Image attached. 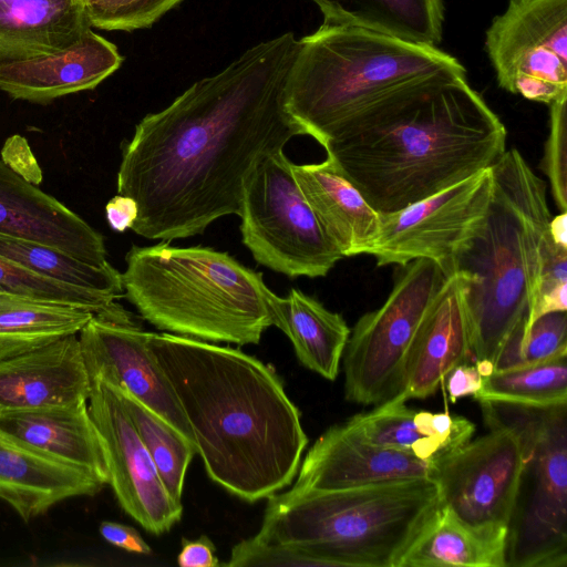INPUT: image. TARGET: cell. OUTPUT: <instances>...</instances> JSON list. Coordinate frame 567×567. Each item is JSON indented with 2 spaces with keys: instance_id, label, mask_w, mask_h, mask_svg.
I'll return each instance as SVG.
<instances>
[{
  "instance_id": "9c48e42d",
  "label": "cell",
  "mask_w": 567,
  "mask_h": 567,
  "mask_svg": "<svg viewBox=\"0 0 567 567\" xmlns=\"http://www.w3.org/2000/svg\"><path fill=\"white\" fill-rule=\"evenodd\" d=\"M284 151L261 157L245 179L239 217L254 259L290 278L326 276L342 255L323 233Z\"/></svg>"
},
{
  "instance_id": "7bdbcfd3",
  "label": "cell",
  "mask_w": 567,
  "mask_h": 567,
  "mask_svg": "<svg viewBox=\"0 0 567 567\" xmlns=\"http://www.w3.org/2000/svg\"><path fill=\"white\" fill-rule=\"evenodd\" d=\"M444 380H446L450 400L455 402L462 396L476 394L482 388L483 375L475 364L471 365L463 362L454 367Z\"/></svg>"
},
{
  "instance_id": "4dcf8cb0",
  "label": "cell",
  "mask_w": 567,
  "mask_h": 567,
  "mask_svg": "<svg viewBox=\"0 0 567 567\" xmlns=\"http://www.w3.org/2000/svg\"><path fill=\"white\" fill-rule=\"evenodd\" d=\"M114 388L166 491L176 502L182 503L185 475L197 453L196 445L128 391L115 385Z\"/></svg>"
},
{
  "instance_id": "f546056e",
  "label": "cell",
  "mask_w": 567,
  "mask_h": 567,
  "mask_svg": "<svg viewBox=\"0 0 567 567\" xmlns=\"http://www.w3.org/2000/svg\"><path fill=\"white\" fill-rule=\"evenodd\" d=\"M478 402L529 408L567 404V354L483 377Z\"/></svg>"
},
{
  "instance_id": "f1b7e54d",
  "label": "cell",
  "mask_w": 567,
  "mask_h": 567,
  "mask_svg": "<svg viewBox=\"0 0 567 567\" xmlns=\"http://www.w3.org/2000/svg\"><path fill=\"white\" fill-rule=\"evenodd\" d=\"M0 256L39 276L115 298L124 296L122 276L109 262L96 266L49 245L0 234Z\"/></svg>"
},
{
  "instance_id": "ffe728a7",
  "label": "cell",
  "mask_w": 567,
  "mask_h": 567,
  "mask_svg": "<svg viewBox=\"0 0 567 567\" xmlns=\"http://www.w3.org/2000/svg\"><path fill=\"white\" fill-rule=\"evenodd\" d=\"M122 62L117 48L91 29L59 53L1 65L0 90L17 100L47 104L94 89Z\"/></svg>"
},
{
  "instance_id": "5b68a950",
  "label": "cell",
  "mask_w": 567,
  "mask_h": 567,
  "mask_svg": "<svg viewBox=\"0 0 567 567\" xmlns=\"http://www.w3.org/2000/svg\"><path fill=\"white\" fill-rule=\"evenodd\" d=\"M436 482L413 477L268 497L257 538L293 543L317 566L398 567L440 505Z\"/></svg>"
},
{
  "instance_id": "9a60e30c",
  "label": "cell",
  "mask_w": 567,
  "mask_h": 567,
  "mask_svg": "<svg viewBox=\"0 0 567 567\" xmlns=\"http://www.w3.org/2000/svg\"><path fill=\"white\" fill-rule=\"evenodd\" d=\"M80 333L90 379L101 378L128 391L195 444L174 390L147 348V332L118 302L93 313Z\"/></svg>"
},
{
  "instance_id": "7c38bea8",
  "label": "cell",
  "mask_w": 567,
  "mask_h": 567,
  "mask_svg": "<svg viewBox=\"0 0 567 567\" xmlns=\"http://www.w3.org/2000/svg\"><path fill=\"white\" fill-rule=\"evenodd\" d=\"M493 193L491 167L395 213L380 215V231L369 255L377 266L435 261L449 276L453 261L487 213Z\"/></svg>"
},
{
  "instance_id": "4fadbf2b",
  "label": "cell",
  "mask_w": 567,
  "mask_h": 567,
  "mask_svg": "<svg viewBox=\"0 0 567 567\" xmlns=\"http://www.w3.org/2000/svg\"><path fill=\"white\" fill-rule=\"evenodd\" d=\"M489 433L434 458L432 478L441 504L478 529H508L524 470V450L511 426L487 423Z\"/></svg>"
},
{
  "instance_id": "2e32d148",
  "label": "cell",
  "mask_w": 567,
  "mask_h": 567,
  "mask_svg": "<svg viewBox=\"0 0 567 567\" xmlns=\"http://www.w3.org/2000/svg\"><path fill=\"white\" fill-rule=\"evenodd\" d=\"M434 460L383 449L360 440L344 424L329 427L298 470L292 492L359 487L413 477H432Z\"/></svg>"
},
{
  "instance_id": "83f0119b",
  "label": "cell",
  "mask_w": 567,
  "mask_h": 567,
  "mask_svg": "<svg viewBox=\"0 0 567 567\" xmlns=\"http://www.w3.org/2000/svg\"><path fill=\"white\" fill-rule=\"evenodd\" d=\"M93 312L0 292V360L78 334Z\"/></svg>"
},
{
  "instance_id": "ab89813d",
  "label": "cell",
  "mask_w": 567,
  "mask_h": 567,
  "mask_svg": "<svg viewBox=\"0 0 567 567\" xmlns=\"http://www.w3.org/2000/svg\"><path fill=\"white\" fill-rule=\"evenodd\" d=\"M134 0H80L92 27L116 30V25Z\"/></svg>"
},
{
  "instance_id": "30bf717a",
  "label": "cell",
  "mask_w": 567,
  "mask_h": 567,
  "mask_svg": "<svg viewBox=\"0 0 567 567\" xmlns=\"http://www.w3.org/2000/svg\"><path fill=\"white\" fill-rule=\"evenodd\" d=\"M384 303L363 315L343 352L344 396L359 404H381L403 388L408 354L416 330L447 275L429 259L401 266Z\"/></svg>"
},
{
  "instance_id": "8992f818",
  "label": "cell",
  "mask_w": 567,
  "mask_h": 567,
  "mask_svg": "<svg viewBox=\"0 0 567 567\" xmlns=\"http://www.w3.org/2000/svg\"><path fill=\"white\" fill-rule=\"evenodd\" d=\"M466 76L453 55L368 29L323 20L299 40L287 110L320 145L389 95L439 76Z\"/></svg>"
},
{
  "instance_id": "8fae6325",
  "label": "cell",
  "mask_w": 567,
  "mask_h": 567,
  "mask_svg": "<svg viewBox=\"0 0 567 567\" xmlns=\"http://www.w3.org/2000/svg\"><path fill=\"white\" fill-rule=\"evenodd\" d=\"M485 48L503 90L547 105L567 96V0H508Z\"/></svg>"
},
{
  "instance_id": "1f68e13d",
  "label": "cell",
  "mask_w": 567,
  "mask_h": 567,
  "mask_svg": "<svg viewBox=\"0 0 567 567\" xmlns=\"http://www.w3.org/2000/svg\"><path fill=\"white\" fill-rule=\"evenodd\" d=\"M395 396L372 411L355 414L343 424L360 440L374 446L410 453L421 460L444 454L440 442L423 435L414 422V410Z\"/></svg>"
},
{
  "instance_id": "277c9868",
  "label": "cell",
  "mask_w": 567,
  "mask_h": 567,
  "mask_svg": "<svg viewBox=\"0 0 567 567\" xmlns=\"http://www.w3.org/2000/svg\"><path fill=\"white\" fill-rule=\"evenodd\" d=\"M493 193L485 218L456 255L452 272L466 278L472 358L494 360L534 302L551 218L547 185L516 148L491 166Z\"/></svg>"
},
{
  "instance_id": "836d02e7",
  "label": "cell",
  "mask_w": 567,
  "mask_h": 567,
  "mask_svg": "<svg viewBox=\"0 0 567 567\" xmlns=\"http://www.w3.org/2000/svg\"><path fill=\"white\" fill-rule=\"evenodd\" d=\"M0 292L78 307L93 313L116 303V299L111 296L39 276L1 256Z\"/></svg>"
},
{
  "instance_id": "e0dca14e",
  "label": "cell",
  "mask_w": 567,
  "mask_h": 567,
  "mask_svg": "<svg viewBox=\"0 0 567 567\" xmlns=\"http://www.w3.org/2000/svg\"><path fill=\"white\" fill-rule=\"evenodd\" d=\"M0 234L39 241L86 262L109 264L104 237L0 158Z\"/></svg>"
},
{
  "instance_id": "b9f144b4",
  "label": "cell",
  "mask_w": 567,
  "mask_h": 567,
  "mask_svg": "<svg viewBox=\"0 0 567 567\" xmlns=\"http://www.w3.org/2000/svg\"><path fill=\"white\" fill-rule=\"evenodd\" d=\"M216 546L206 535L196 539H182V549L177 555V564L182 567H216L219 566Z\"/></svg>"
},
{
  "instance_id": "e575fe53",
  "label": "cell",
  "mask_w": 567,
  "mask_h": 567,
  "mask_svg": "<svg viewBox=\"0 0 567 567\" xmlns=\"http://www.w3.org/2000/svg\"><path fill=\"white\" fill-rule=\"evenodd\" d=\"M548 106L549 134L540 166L549 179L556 206L567 212V96Z\"/></svg>"
},
{
  "instance_id": "f35d334b",
  "label": "cell",
  "mask_w": 567,
  "mask_h": 567,
  "mask_svg": "<svg viewBox=\"0 0 567 567\" xmlns=\"http://www.w3.org/2000/svg\"><path fill=\"white\" fill-rule=\"evenodd\" d=\"M182 0H134L116 25V30L134 31L153 25Z\"/></svg>"
},
{
  "instance_id": "ee69618b",
  "label": "cell",
  "mask_w": 567,
  "mask_h": 567,
  "mask_svg": "<svg viewBox=\"0 0 567 567\" xmlns=\"http://www.w3.org/2000/svg\"><path fill=\"white\" fill-rule=\"evenodd\" d=\"M105 215L109 226L118 233L132 228L138 215L136 202L125 195L112 197L105 206Z\"/></svg>"
},
{
  "instance_id": "ac0fdd59",
  "label": "cell",
  "mask_w": 567,
  "mask_h": 567,
  "mask_svg": "<svg viewBox=\"0 0 567 567\" xmlns=\"http://www.w3.org/2000/svg\"><path fill=\"white\" fill-rule=\"evenodd\" d=\"M90 392L76 334L0 360V412L75 404L87 401Z\"/></svg>"
},
{
  "instance_id": "603a6c76",
  "label": "cell",
  "mask_w": 567,
  "mask_h": 567,
  "mask_svg": "<svg viewBox=\"0 0 567 567\" xmlns=\"http://www.w3.org/2000/svg\"><path fill=\"white\" fill-rule=\"evenodd\" d=\"M291 167L323 233L342 257L369 255L380 231V215L336 163L327 156L321 163Z\"/></svg>"
},
{
  "instance_id": "6da1fadb",
  "label": "cell",
  "mask_w": 567,
  "mask_h": 567,
  "mask_svg": "<svg viewBox=\"0 0 567 567\" xmlns=\"http://www.w3.org/2000/svg\"><path fill=\"white\" fill-rule=\"evenodd\" d=\"M298 47L292 32L260 42L141 120L116 181L137 204V235L171 241L239 215L255 164L307 135L286 103Z\"/></svg>"
},
{
  "instance_id": "44dd1931",
  "label": "cell",
  "mask_w": 567,
  "mask_h": 567,
  "mask_svg": "<svg viewBox=\"0 0 567 567\" xmlns=\"http://www.w3.org/2000/svg\"><path fill=\"white\" fill-rule=\"evenodd\" d=\"M104 484L90 473L30 449L0 431V498L25 522Z\"/></svg>"
},
{
  "instance_id": "d6986e66",
  "label": "cell",
  "mask_w": 567,
  "mask_h": 567,
  "mask_svg": "<svg viewBox=\"0 0 567 567\" xmlns=\"http://www.w3.org/2000/svg\"><path fill=\"white\" fill-rule=\"evenodd\" d=\"M465 285V276L453 271L430 303L408 354L398 395L405 401L432 395L454 367L472 357Z\"/></svg>"
},
{
  "instance_id": "5bb4252c",
  "label": "cell",
  "mask_w": 567,
  "mask_h": 567,
  "mask_svg": "<svg viewBox=\"0 0 567 567\" xmlns=\"http://www.w3.org/2000/svg\"><path fill=\"white\" fill-rule=\"evenodd\" d=\"M87 401L104 443L109 484L120 506L148 533L168 532L181 520L183 505L166 491L116 389L93 378Z\"/></svg>"
},
{
  "instance_id": "d590c367",
  "label": "cell",
  "mask_w": 567,
  "mask_h": 567,
  "mask_svg": "<svg viewBox=\"0 0 567 567\" xmlns=\"http://www.w3.org/2000/svg\"><path fill=\"white\" fill-rule=\"evenodd\" d=\"M567 248L548 237L528 324L549 312L567 310Z\"/></svg>"
},
{
  "instance_id": "ba28073f",
  "label": "cell",
  "mask_w": 567,
  "mask_h": 567,
  "mask_svg": "<svg viewBox=\"0 0 567 567\" xmlns=\"http://www.w3.org/2000/svg\"><path fill=\"white\" fill-rule=\"evenodd\" d=\"M484 420L513 427L524 470L508 528L506 566L567 565V404L529 408L482 402Z\"/></svg>"
},
{
  "instance_id": "7a4b0ae2",
  "label": "cell",
  "mask_w": 567,
  "mask_h": 567,
  "mask_svg": "<svg viewBox=\"0 0 567 567\" xmlns=\"http://www.w3.org/2000/svg\"><path fill=\"white\" fill-rule=\"evenodd\" d=\"M507 132L466 76L433 78L375 103L321 145L380 215L489 168Z\"/></svg>"
},
{
  "instance_id": "60d3db41",
  "label": "cell",
  "mask_w": 567,
  "mask_h": 567,
  "mask_svg": "<svg viewBox=\"0 0 567 567\" xmlns=\"http://www.w3.org/2000/svg\"><path fill=\"white\" fill-rule=\"evenodd\" d=\"M101 536L110 544L130 553L150 555L152 548L132 526L105 520L100 525Z\"/></svg>"
},
{
  "instance_id": "3957f363",
  "label": "cell",
  "mask_w": 567,
  "mask_h": 567,
  "mask_svg": "<svg viewBox=\"0 0 567 567\" xmlns=\"http://www.w3.org/2000/svg\"><path fill=\"white\" fill-rule=\"evenodd\" d=\"M208 476L254 503L296 477L308 444L282 379L238 349L169 332H147Z\"/></svg>"
},
{
  "instance_id": "8d00e7d4",
  "label": "cell",
  "mask_w": 567,
  "mask_h": 567,
  "mask_svg": "<svg viewBox=\"0 0 567 567\" xmlns=\"http://www.w3.org/2000/svg\"><path fill=\"white\" fill-rule=\"evenodd\" d=\"M414 422L423 435L440 442L445 453L470 441L475 431L473 422L450 413L416 411Z\"/></svg>"
},
{
  "instance_id": "484cf974",
  "label": "cell",
  "mask_w": 567,
  "mask_h": 567,
  "mask_svg": "<svg viewBox=\"0 0 567 567\" xmlns=\"http://www.w3.org/2000/svg\"><path fill=\"white\" fill-rule=\"evenodd\" d=\"M508 529H478L445 505L435 508L398 567H506Z\"/></svg>"
},
{
  "instance_id": "d6a6232c",
  "label": "cell",
  "mask_w": 567,
  "mask_h": 567,
  "mask_svg": "<svg viewBox=\"0 0 567 567\" xmlns=\"http://www.w3.org/2000/svg\"><path fill=\"white\" fill-rule=\"evenodd\" d=\"M522 318L503 342L495 360L494 371L523 368L567 354L566 311L549 312L525 328Z\"/></svg>"
},
{
  "instance_id": "52a82bcc",
  "label": "cell",
  "mask_w": 567,
  "mask_h": 567,
  "mask_svg": "<svg viewBox=\"0 0 567 567\" xmlns=\"http://www.w3.org/2000/svg\"><path fill=\"white\" fill-rule=\"evenodd\" d=\"M125 261L123 297L161 330L244 346L258 344L271 326L262 274L227 252L163 240L132 246Z\"/></svg>"
},
{
  "instance_id": "d4e9b609",
  "label": "cell",
  "mask_w": 567,
  "mask_h": 567,
  "mask_svg": "<svg viewBox=\"0 0 567 567\" xmlns=\"http://www.w3.org/2000/svg\"><path fill=\"white\" fill-rule=\"evenodd\" d=\"M268 311L271 326L290 339L299 362L327 380H336L351 331L343 317L297 288L286 297L270 291Z\"/></svg>"
},
{
  "instance_id": "cb8c5ba5",
  "label": "cell",
  "mask_w": 567,
  "mask_h": 567,
  "mask_svg": "<svg viewBox=\"0 0 567 567\" xmlns=\"http://www.w3.org/2000/svg\"><path fill=\"white\" fill-rule=\"evenodd\" d=\"M91 28L80 0H0V66L59 53Z\"/></svg>"
},
{
  "instance_id": "74e56055",
  "label": "cell",
  "mask_w": 567,
  "mask_h": 567,
  "mask_svg": "<svg viewBox=\"0 0 567 567\" xmlns=\"http://www.w3.org/2000/svg\"><path fill=\"white\" fill-rule=\"evenodd\" d=\"M0 158L28 182L38 185L42 181V171L27 140L12 135L4 142Z\"/></svg>"
},
{
  "instance_id": "f6af8a7d",
  "label": "cell",
  "mask_w": 567,
  "mask_h": 567,
  "mask_svg": "<svg viewBox=\"0 0 567 567\" xmlns=\"http://www.w3.org/2000/svg\"><path fill=\"white\" fill-rule=\"evenodd\" d=\"M548 234L556 245L567 248V212L550 218Z\"/></svg>"
},
{
  "instance_id": "4316f807",
  "label": "cell",
  "mask_w": 567,
  "mask_h": 567,
  "mask_svg": "<svg viewBox=\"0 0 567 567\" xmlns=\"http://www.w3.org/2000/svg\"><path fill=\"white\" fill-rule=\"evenodd\" d=\"M323 20L368 29L404 41L437 47L443 0H312Z\"/></svg>"
},
{
  "instance_id": "7402d4cb",
  "label": "cell",
  "mask_w": 567,
  "mask_h": 567,
  "mask_svg": "<svg viewBox=\"0 0 567 567\" xmlns=\"http://www.w3.org/2000/svg\"><path fill=\"white\" fill-rule=\"evenodd\" d=\"M0 431L30 449L90 473L104 485L109 484L104 443L87 401L0 412Z\"/></svg>"
}]
</instances>
